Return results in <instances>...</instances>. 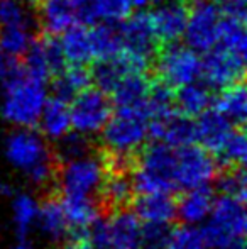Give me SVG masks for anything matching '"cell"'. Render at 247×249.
<instances>
[{
    "label": "cell",
    "instance_id": "23",
    "mask_svg": "<svg viewBox=\"0 0 247 249\" xmlns=\"http://www.w3.org/2000/svg\"><path fill=\"white\" fill-rule=\"evenodd\" d=\"M41 134L58 141L65 134L71 131V117H69V102L51 97L46 100L43 110H41L39 121Z\"/></svg>",
    "mask_w": 247,
    "mask_h": 249
},
{
    "label": "cell",
    "instance_id": "20",
    "mask_svg": "<svg viewBox=\"0 0 247 249\" xmlns=\"http://www.w3.org/2000/svg\"><path fill=\"white\" fill-rule=\"evenodd\" d=\"M134 213L142 224H171L176 219V202L171 194H139Z\"/></svg>",
    "mask_w": 247,
    "mask_h": 249
},
{
    "label": "cell",
    "instance_id": "7",
    "mask_svg": "<svg viewBox=\"0 0 247 249\" xmlns=\"http://www.w3.org/2000/svg\"><path fill=\"white\" fill-rule=\"evenodd\" d=\"M142 222L131 210L120 209L109 219H97L86 239L93 249H141Z\"/></svg>",
    "mask_w": 247,
    "mask_h": 249
},
{
    "label": "cell",
    "instance_id": "22",
    "mask_svg": "<svg viewBox=\"0 0 247 249\" xmlns=\"http://www.w3.org/2000/svg\"><path fill=\"white\" fill-rule=\"evenodd\" d=\"M61 50L65 54L66 65L90 66L93 63L90 31L86 24L75 22L61 33Z\"/></svg>",
    "mask_w": 247,
    "mask_h": 249
},
{
    "label": "cell",
    "instance_id": "42",
    "mask_svg": "<svg viewBox=\"0 0 247 249\" xmlns=\"http://www.w3.org/2000/svg\"><path fill=\"white\" fill-rule=\"evenodd\" d=\"M152 3V0H132V5L134 7H148V5H151Z\"/></svg>",
    "mask_w": 247,
    "mask_h": 249
},
{
    "label": "cell",
    "instance_id": "37",
    "mask_svg": "<svg viewBox=\"0 0 247 249\" xmlns=\"http://www.w3.org/2000/svg\"><path fill=\"white\" fill-rule=\"evenodd\" d=\"M29 16L19 0H0V26L31 27Z\"/></svg>",
    "mask_w": 247,
    "mask_h": 249
},
{
    "label": "cell",
    "instance_id": "13",
    "mask_svg": "<svg viewBox=\"0 0 247 249\" xmlns=\"http://www.w3.org/2000/svg\"><path fill=\"white\" fill-rule=\"evenodd\" d=\"M117 24H119L117 29H119L120 44H122L120 51L134 54L137 58L148 61L149 65H152V59H154L156 53L159 50V44L154 36V31H152L149 14H131L129 17H125L124 20H120Z\"/></svg>",
    "mask_w": 247,
    "mask_h": 249
},
{
    "label": "cell",
    "instance_id": "15",
    "mask_svg": "<svg viewBox=\"0 0 247 249\" xmlns=\"http://www.w3.org/2000/svg\"><path fill=\"white\" fill-rule=\"evenodd\" d=\"M195 131H197V142L215 154L222 148L225 139L231 136V132L239 125H234L222 112H218L215 107L207 108L201 112L198 117H195Z\"/></svg>",
    "mask_w": 247,
    "mask_h": 249
},
{
    "label": "cell",
    "instance_id": "27",
    "mask_svg": "<svg viewBox=\"0 0 247 249\" xmlns=\"http://www.w3.org/2000/svg\"><path fill=\"white\" fill-rule=\"evenodd\" d=\"M214 105L234 125L242 127L247 115V97L244 82H237L227 89L220 90V95L214 99Z\"/></svg>",
    "mask_w": 247,
    "mask_h": 249
},
{
    "label": "cell",
    "instance_id": "19",
    "mask_svg": "<svg viewBox=\"0 0 247 249\" xmlns=\"http://www.w3.org/2000/svg\"><path fill=\"white\" fill-rule=\"evenodd\" d=\"M41 31L60 36L65 29L78 22L76 0H43L37 7Z\"/></svg>",
    "mask_w": 247,
    "mask_h": 249
},
{
    "label": "cell",
    "instance_id": "25",
    "mask_svg": "<svg viewBox=\"0 0 247 249\" xmlns=\"http://www.w3.org/2000/svg\"><path fill=\"white\" fill-rule=\"evenodd\" d=\"M214 95L205 83L191 82L175 90V108L188 117H198L201 112L212 107Z\"/></svg>",
    "mask_w": 247,
    "mask_h": 249
},
{
    "label": "cell",
    "instance_id": "24",
    "mask_svg": "<svg viewBox=\"0 0 247 249\" xmlns=\"http://www.w3.org/2000/svg\"><path fill=\"white\" fill-rule=\"evenodd\" d=\"M36 227L53 243H60L66 236H69V226L65 210H63L61 200L48 198L43 203H39Z\"/></svg>",
    "mask_w": 247,
    "mask_h": 249
},
{
    "label": "cell",
    "instance_id": "12",
    "mask_svg": "<svg viewBox=\"0 0 247 249\" xmlns=\"http://www.w3.org/2000/svg\"><path fill=\"white\" fill-rule=\"evenodd\" d=\"M218 163L215 156L197 142L176 148L175 180L178 190L205 187L217 177Z\"/></svg>",
    "mask_w": 247,
    "mask_h": 249
},
{
    "label": "cell",
    "instance_id": "40",
    "mask_svg": "<svg viewBox=\"0 0 247 249\" xmlns=\"http://www.w3.org/2000/svg\"><path fill=\"white\" fill-rule=\"evenodd\" d=\"M0 195H3V197H12L14 195L12 187H10L9 183H0Z\"/></svg>",
    "mask_w": 247,
    "mask_h": 249
},
{
    "label": "cell",
    "instance_id": "21",
    "mask_svg": "<svg viewBox=\"0 0 247 249\" xmlns=\"http://www.w3.org/2000/svg\"><path fill=\"white\" fill-rule=\"evenodd\" d=\"M152 83V75L148 71H131L124 75L110 90L109 97L115 107L120 105H139L148 99Z\"/></svg>",
    "mask_w": 247,
    "mask_h": 249
},
{
    "label": "cell",
    "instance_id": "35",
    "mask_svg": "<svg viewBox=\"0 0 247 249\" xmlns=\"http://www.w3.org/2000/svg\"><path fill=\"white\" fill-rule=\"evenodd\" d=\"M58 156L63 161H69L80 158L83 154L90 153V141L88 136H83L76 131H69L68 134H65L63 138L58 139Z\"/></svg>",
    "mask_w": 247,
    "mask_h": 249
},
{
    "label": "cell",
    "instance_id": "16",
    "mask_svg": "<svg viewBox=\"0 0 247 249\" xmlns=\"http://www.w3.org/2000/svg\"><path fill=\"white\" fill-rule=\"evenodd\" d=\"M132 0H76V17L80 24H117L132 14Z\"/></svg>",
    "mask_w": 247,
    "mask_h": 249
},
{
    "label": "cell",
    "instance_id": "29",
    "mask_svg": "<svg viewBox=\"0 0 247 249\" xmlns=\"http://www.w3.org/2000/svg\"><path fill=\"white\" fill-rule=\"evenodd\" d=\"M100 192L110 207H124L127 202H131L134 187L131 177H127L124 170H114L112 175H105Z\"/></svg>",
    "mask_w": 247,
    "mask_h": 249
},
{
    "label": "cell",
    "instance_id": "4",
    "mask_svg": "<svg viewBox=\"0 0 247 249\" xmlns=\"http://www.w3.org/2000/svg\"><path fill=\"white\" fill-rule=\"evenodd\" d=\"M176 148L163 141H152L141 151L132 173V187L137 194H173L178 190L175 180Z\"/></svg>",
    "mask_w": 247,
    "mask_h": 249
},
{
    "label": "cell",
    "instance_id": "30",
    "mask_svg": "<svg viewBox=\"0 0 247 249\" xmlns=\"http://www.w3.org/2000/svg\"><path fill=\"white\" fill-rule=\"evenodd\" d=\"M12 197L14 226H16V231L20 237H26L36 227L39 203L29 194H14Z\"/></svg>",
    "mask_w": 247,
    "mask_h": 249
},
{
    "label": "cell",
    "instance_id": "17",
    "mask_svg": "<svg viewBox=\"0 0 247 249\" xmlns=\"http://www.w3.org/2000/svg\"><path fill=\"white\" fill-rule=\"evenodd\" d=\"M61 205L69 226V234L86 239L90 227L100 217L95 198L86 195H63Z\"/></svg>",
    "mask_w": 247,
    "mask_h": 249
},
{
    "label": "cell",
    "instance_id": "33",
    "mask_svg": "<svg viewBox=\"0 0 247 249\" xmlns=\"http://www.w3.org/2000/svg\"><path fill=\"white\" fill-rule=\"evenodd\" d=\"M165 249H208L203 232L198 226H183L171 229L168 244Z\"/></svg>",
    "mask_w": 247,
    "mask_h": 249
},
{
    "label": "cell",
    "instance_id": "38",
    "mask_svg": "<svg viewBox=\"0 0 247 249\" xmlns=\"http://www.w3.org/2000/svg\"><path fill=\"white\" fill-rule=\"evenodd\" d=\"M58 249H93L92 246H90L88 241L82 239V237H76V239L69 241V243L63 244V246H60Z\"/></svg>",
    "mask_w": 247,
    "mask_h": 249
},
{
    "label": "cell",
    "instance_id": "5",
    "mask_svg": "<svg viewBox=\"0 0 247 249\" xmlns=\"http://www.w3.org/2000/svg\"><path fill=\"white\" fill-rule=\"evenodd\" d=\"M201 229L208 249H237L244 246L247 231L246 207L239 198L220 195Z\"/></svg>",
    "mask_w": 247,
    "mask_h": 249
},
{
    "label": "cell",
    "instance_id": "28",
    "mask_svg": "<svg viewBox=\"0 0 247 249\" xmlns=\"http://www.w3.org/2000/svg\"><path fill=\"white\" fill-rule=\"evenodd\" d=\"M88 31L93 61H100V59L115 56L117 53H120V50H122L119 29L112 22L93 24V26H88Z\"/></svg>",
    "mask_w": 247,
    "mask_h": 249
},
{
    "label": "cell",
    "instance_id": "39",
    "mask_svg": "<svg viewBox=\"0 0 247 249\" xmlns=\"http://www.w3.org/2000/svg\"><path fill=\"white\" fill-rule=\"evenodd\" d=\"M9 59L5 58V53L0 50V80H3V76L7 75V70H9Z\"/></svg>",
    "mask_w": 247,
    "mask_h": 249
},
{
    "label": "cell",
    "instance_id": "6",
    "mask_svg": "<svg viewBox=\"0 0 247 249\" xmlns=\"http://www.w3.org/2000/svg\"><path fill=\"white\" fill-rule=\"evenodd\" d=\"M201 56L188 46L178 43L159 46L151 65V75L154 80L176 90L183 85L200 80Z\"/></svg>",
    "mask_w": 247,
    "mask_h": 249
},
{
    "label": "cell",
    "instance_id": "2",
    "mask_svg": "<svg viewBox=\"0 0 247 249\" xmlns=\"http://www.w3.org/2000/svg\"><path fill=\"white\" fill-rule=\"evenodd\" d=\"M5 158L34 185H48L54 177L49 146L41 132L19 127L5 139Z\"/></svg>",
    "mask_w": 247,
    "mask_h": 249
},
{
    "label": "cell",
    "instance_id": "1",
    "mask_svg": "<svg viewBox=\"0 0 247 249\" xmlns=\"http://www.w3.org/2000/svg\"><path fill=\"white\" fill-rule=\"evenodd\" d=\"M46 100V83L31 76L19 59H10L3 76V119L16 127H33L39 121Z\"/></svg>",
    "mask_w": 247,
    "mask_h": 249
},
{
    "label": "cell",
    "instance_id": "44",
    "mask_svg": "<svg viewBox=\"0 0 247 249\" xmlns=\"http://www.w3.org/2000/svg\"><path fill=\"white\" fill-rule=\"evenodd\" d=\"M161 2H193V0H152V3H161Z\"/></svg>",
    "mask_w": 247,
    "mask_h": 249
},
{
    "label": "cell",
    "instance_id": "31",
    "mask_svg": "<svg viewBox=\"0 0 247 249\" xmlns=\"http://www.w3.org/2000/svg\"><path fill=\"white\" fill-rule=\"evenodd\" d=\"M214 156H217V163L225 168L242 166L247 156V139L242 127H235Z\"/></svg>",
    "mask_w": 247,
    "mask_h": 249
},
{
    "label": "cell",
    "instance_id": "3",
    "mask_svg": "<svg viewBox=\"0 0 247 249\" xmlns=\"http://www.w3.org/2000/svg\"><path fill=\"white\" fill-rule=\"evenodd\" d=\"M149 139V114L144 104L120 105L102 129V141L110 156L127 160Z\"/></svg>",
    "mask_w": 247,
    "mask_h": 249
},
{
    "label": "cell",
    "instance_id": "9",
    "mask_svg": "<svg viewBox=\"0 0 247 249\" xmlns=\"http://www.w3.org/2000/svg\"><path fill=\"white\" fill-rule=\"evenodd\" d=\"M222 12L215 0H193L188 9L185 27L186 46L197 53H207L217 44Z\"/></svg>",
    "mask_w": 247,
    "mask_h": 249
},
{
    "label": "cell",
    "instance_id": "43",
    "mask_svg": "<svg viewBox=\"0 0 247 249\" xmlns=\"http://www.w3.org/2000/svg\"><path fill=\"white\" fill-rule=\"evenodd\" d=\"M12 249H34V248H33V246H31V244H29V243H26V241H24V239H22V241H20V243H17V244H16V246H14Z\"/></svg>",
    "mask_w": 247,
    "mask_h": 249
},
{
    "label": "cell",
    "instance_id": "32",
    "mask_svg": "<svg viewBox=\"0 0 247 249\" xmlns=\"http://www.w3.org/2000/svg\"><path fill=\"white\" fill-rule=\"evenodd\" d=\"M29 33L31 27L0 26V50L5 53V56H9V58L20 59L34 37Z\"/></svg>",
    "mask_w": 247,
    "mask_h": 249
},
{
    "label": "cell",
    "instance_id": "36",
    "mask_svg": "<svg viewBox=\"0 0 247 249\" xmlns=\"http://www.w3.org/2000/svg\"><path fill=\"white\" fill-rule=\"evenodd\" d=\"M169 234H171L169 224H142L141 249H165Z\"/></svg>",
    "mask_w": 247,
    "mask_h": 249
},
{
    "label": "cell",
    "instance_id": "8",
    "mask_svg": "<svg viewBox=\"0 0 247 249\" xmlns=\"http://www.w3.org/2000/svg\"><path fill=\"white\" fill-rule=\"evenodd\" d=\"M69 104L71 129L83 136H95L102 132L103 125L114 112L110 97L100 89L86 87L73 97Z\"/></svg>",
    "mask_w": 247,
    "mask_h": 249
},
{
    "label": "cell",
    "instance_id": "11",
    "mask_svg": "<svg viewBox=\"0 0 247 249\" xmlns=\"http://www.w3.org/2000/svg\"><path fill=\"white\" fill-rule=\"evenodd\" d=\"M246 56L215 44L203 53L200 78L210 90H224L237 82H244Z\"/></svg>",
    "mask_w": 247,
    "mask_h": 249
},
{
    "label": "cell",
    "instance_id": "10",
    "mask_svg": "<svg viewBox=\"0 0 247 249\" xmlns=\"http://www.w3.org/2000/svg\"><path fill=\"white\" fill-rule=\"evenodd\" d=\"M103 161L90 153L75 160L65 161L60 171V188L63 195H86L93 197L107 175Z\"/></svg>",
    "mask_w": 247,
    "mask_h": 249
},
{
    "label": "cell",
    "instance_id": "41",
    "mask_svg": "<svg viewBox=\"0 0 247 249\" xmlns=\"http://www.w3.org/2000/svg\"><path fill=\"white\" fill-rule=\"evenodd\" d=\"M22 5H26V7H29V9H34L36 10L37 7H39V3L43 2V0H19Z\"/></svg>",
    "mask_w": 247,
    "mask_h": 249
},
{
    "label": "cell",
    "instance_id": "34",
    "mask_svg": "<svg viewBox=\"0 0 247 249\" xmlns=\"http://www.w3.org/2000/svg\"><path fill=\"white\" fill-rule=\"evenodd\" d=\"M218 188L222 195L239 198L246 202L247 197V181H246V171L242 166L229 168L220 178H218Z\"/></svg>",
    "mask_w": 247,
    "mask_h": 249
},
{
    "label": "cell",
    "instance_id": "14",
    "mask_svg": "<svg viewBox=\"0 0 247 249\" xmlns=\"http://www.w3.org/2000/svg\"><path fill=\"white\" fill-rule=\"evenodd\" d=\"M188 9V2H168L148 12L159 46L178 43L181 39L186 27Z\"/></svg>",
    "mask_w": 247,
    "mask_h": 249
},
{
    "label": "cell",
    "instance_id": "18",
    "mask_svg": "<svg viewBox=\"0 0 247 249\" xmlns=\"http://www.w3.org/2000/svg\"><path fill=\"white\" fill-rule=\"evenodd\" d=\"M214 202L215 195L208 185L188 188L176 202V217L188 226H201L210 215Z\"/></svg>",
    "mask_w": 247,
    "mask_h": 249
},
{
    "label": "cell",
    "instance_id": "26",
    "mask_svg": "<svg viewBox=\"0 0 247 249\" xmlns=\"http://www.w3.org/2000/svg\"><path fill=\"white\" fill-rule=\"evenodd\" d=\"M90 83H92L90 66L83 65H66L58 75L51 78L53 95L66 102L71 100L83 89L90 87Z\"/></svg>",
    "mask_w": 247,
    "mask_h": 249
}]
</instances>
